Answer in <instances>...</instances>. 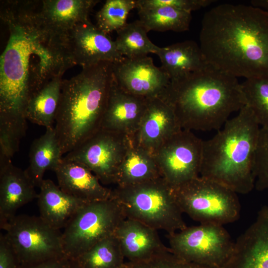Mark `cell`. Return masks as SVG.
Segmentation results:
<instances>
[{
	"label": "cell",
	"mask_w": 268,
	"mask_h": 268,
	"mask_svg": "<svg viewBox=\"0 0 268 268\" xmlns=\"http://www.w3.org/2000/svg\"><path fill=\"white\" fill-rule=\"evenodd\" d=\"M0 18L9 37L0 59V132L20 141L31 98L73 66L60 40L41 27L30 8H2Z\"/></svg>",
	"instance_id": "6da1fadb"
},
{
	"label": "cell",
	"mask_w": 268,
	"mask_h": 268,
	"mask_svg": "<svg viewBox=\"0 0 268 268\" xmlns=\"http://www.w3.org/2000/svg\"><path fill=\"white\" fill-rule=\"evenodd\" d=\"M200 46L207 63L236 77H268V11L221 4L204 14Z\"/></svg>",
	"instance_id": "7a4b0ae2"
},
{
	"label": "cell",
	"mask_w": 268,
	"mask_h": 268,
	"mask_svg": "<svg viewBox=\"0 0 268 268\" xmlns=\"http://www.w3.org/2000/svg\"><path fill=\"white\" fill-rule=\"evenodd\" d=\"M172 108L182 129L219 130L246 105L237 78L208 65L170 82L160 97Z\"/></svg>",
	"instance_id": "3957f363"
},
{
	"label": "cell",
	"mask_w": 268,
	"mask_h": 268,
	"mask_svg": "<svg viewBox=\"0 0 268 268\" xmlns=\"http://www.w3.org/2000/svg\"><path fill=\"white\" fill-rule=\"evenodd\" d=\"M113 80L112 63L108 62L63 79L54 127L63 155L101 129Z\"/></svg>",
	"instance_id": "277c9868"
},
{
	"label": "cell",
	"mask_w": 268,
	"mask_h": 268,
	"mask_svg": "<svg viewBox=\"0 0 268 268\" xmlns=\"http://www.w3.org/2000/svg\"><path fill=\"white\" fill-rule=\"evenodd\" d=\"M260 126L247 105L210 139L203 140L201 177L237 194L255 188L254 161Z\"/></svg>",
	"instance_id": "5b68a950"
},
{
	"label": "cell",
	"mask_w": 268,
	"mask_h": 268,
	"mask_svg": "<svg viewBox=\"0 0 268 268\" xmlns=\"http://www.w3.org/2000/svg\"><path fill=\"white\" fill-rule=\"evenodd\" d=\"M112 190L113 197L126 218L156 230H163L167 234L187 227L173 188L162 177L133 185L117 186Z\"/></svg>",
	"instance_id": "8992f818"
},
{
	"label": "cell",
	"mask_w": 268,
	"mask_h": 268,
	"mask_svg": "<svg viewBox=\"0 0 268 268\" xmlns=\"http://www.w3.org/2000/svg\"><path fill=\"white\" fill-rule=\"evenodd\" d=\"M172 188L183 213L200 224L223 225L239 217L237 194L220 183L199 176Z\"/></svg>",
	"instance_id": "52a82bcc"
},
{
	"label": "cell",
	"mask_w": 268,
	"mask_h": 268,
	"mask_svg": "<svg viewBox=\"0 0 268 268\" xmlns=\"http://www.w3.org/2000/svg\"><path fill=\"white\" fill-rule=\"evenodd\" d=\"M126 218L113 197L107 200L85 203L69 220L62 232L65 256L76 260L100 240L114 234Z\"/></svg>",
	"instance_id": "ba28073f"
},
{
	"label": "cell",
	"mask_w": 268,
	"mask_h": 268,
	"mask_svg": "<svg viewBox=\"0 0 268 268\" xmlns=\"http://www.w3.org/2000/svg\"><path fill=\"white\" fill-rule=\"evenodd\" d=\"M170 252L177 257L211 268L230 259L235 242L223 225L202 223L167 234Z\"/></svg>",
	"instance_id": "9c48e42d"
},
{
	"label": "cell",
	"mask_w": 268,
	"mask_h": 268,
	"mask_svg": "<svg viewBox=\"0 0 268 268\" xmlns=\"http://www.w3.org/2000/svg\"><path fill=\"white\" fill-rule=\"evenodd\" d=\"M0 228L11 243L20 265H29L66 257L62 232L40 216L15 215Z\"/></svg>",
	"instance_id": "30bf717a"
},
{
	"label": "cell",
	"mask_w": 268,
	"mask_h": 268,
	"mask_svg": "<svg viewBox=\"0 0 268 268\" xmlns=\"http://www.w3.org/2000/svg\"><path fill=\"white\" fill-rule=\"evenodd\" d=\"M131 142L127 135L100 129L63 158L83 164L103 184H115L118 169Z\"/></svg>",
	"instance_id": "8fae6325"
},
{
	"label": "cell",
	"mask_w": 268,
	"mask_h": 268,
	"mask_svg": "<svg viewBox=\"0 0 268 268\" xmlns=\"http://www.w3.org/2000/svg\"><path fill=\"white\" fill-rule=\"evenodd\" d=\"M203 140L182 129L153 152L161 177L172 187L200 176Z\"/></svg>",
	"instance_id": "7c38bea8"
},
{
	"label": "cell",
	"mask_w": 268,
	"mask_h": 268,
	"mask_svg": "<svg viewBox=\"0 0 268 268\" xmlns=\"http://www.w3.org/2000/svg\"><path fill=\"white\" fill-rule=\"evenodd\" d=\"M67 56L73 65L84 68L102 62L115 63L124 57L115 41L89 20L75 25L66 37Z\"/></svg>",
	"instance_id": "4fadbf2b"
},
{
	"label": "cell",
	"mask_w": 268,
	"mask_h": 268,
	"mask_svg": "<svg viewBox=\"0 0 268 268\" xmlns=\"http://www.w3.org/2000/svg\"><path fill=\"white\" fill-rule=\"evenodd\" d=\"M114 80L123 90L146 99L160 97L170 82L168 74L148 56L124 57L112 63Z\"/></svg>",
	"instance_id": "5bb4252c"
},
{
	"label": "cell",
	"mask_w": 268,
	"mask_h": 268,
	"mask_svg": "<svg viewBox=\"0 0 268 268\" xmlns=\"http://www.w3.org/2000/svg\"><path fill=\"white\" fill-rule=\"evenodd\" d=\"M172 108L160 97L147 99L145 110L132 142L153 152L182 130Z\"/></svg>",
	"instance_id": "9a60e30c"
},
{
	"label": "cell",
	"mask_w": 268,
	"mask_h": 268,
	"mask_svg": "<svg viewBox=\"0 0 268 268\" xmlns=\"http://www.w3.org/2000/svg\"><path fill=\"white\" fill-rule=\"evenodd\" d=\"M221 268H268V205L235 241L231 257Z\"/></svg>",
	"instance_id": "2e32d148"
},
{
	"label": "cell",
	"mask_w": 268,
	"mask_h": 268,
	"mask_svg": "<svg viewBox=\"0 0 268 268\" xmlns=\"http://www.w3.org/2000/svg\"><path fill=\"white\" fill-rule=\"evenodd\" d=\"M98 0H38L35 16L47 32L65 36L77 24L88 20V16Z\"/></svg>",
	"instance_id": "e0dca14e"
},
{
	"label": "cell",
	"mask_w": 268,
	"mask_h": 268,
	"mask_svg": "<svg viewBox=\"0 0 268 268\" xmlns=\"http://www.w3.org/2000/svg\"><path fill=\"white\" fill-rule=\"evenodd\" d=\"M147 101V99L123 90L113 77L101 129L121 133L131 137L139 127Z\"/></svg>",
	"instance_id": "ac0fdd59"
},
{
	"label": "cell",
	"mask_w": 268,
	"mask_h": 268,
	"mask_svg": "<svg viewBox=\"0 0 268 268\" xmlns=\"http://www.w3.org/2000/svg\"><path fill=\"white\" fill-rule=\"evenodd\" d=\"M35 186L11 159L0 157V226L14 217L16 210L38 198Z\"/></svg>",
	"instance_id": "d6986e66"
},
{
	"label": "cell",
	"mask_w": 268,
	"mask_h": 268,
	"mask_svg": "<svg viewBox=\"0 0 268 268\" xmlns=\"http://www.w3.org/2000/svg\"><path fill=\"white\" fill-rule=\"evenodd\" d=\"M114 235L126 262L145 261L169 249L160 239L157 230L134 219L125 218Z\"/></svg>",
	"instance_id": "ffe728a7"
},
{
	"label": "cell",
	"mask_w": 268,
	"mask_h": 268,
	"mask_svg": "<svg viewBox=\"0 0 268 268\" xmlns=\"http://www.w3.org/2000/svg\"><path fill=\"white\" fill-rule=\"evenodd\" d=\"M54 172L60 189L85 202L113 197V190L103 186L93 172L81 163L63 158Z\"/></svg>",
	"instance_id": "44dd1931"
},
{
	"label": "cell",
	"mask_w": 268,
	"mask_h": 268,
	"mask_svg": "<svg viewBox=\"0 0 268 268\" xmlns=\"http://www.w3.org/2000/svg\"><path fill=\"white\" fill-rule=\"evenodd\" d=\"M38 205L40 217L57 230L64 229L85 202L62 190L51 180L44 179L40 187Z\"/></svg>",
	"instance_id": "7402d4cb"
},
{
	"label": "cell",
	"mask_w": 268,
	"mask_h": 268,
	"mask_svg": "<svg viewBox=\"0 0 268 268\" xmlns=\"http://www.w3.org/2000/svg\"><path fill=\"white\" fill-rule=\"evenodd\" d=\"M156 55L160 60V67L170 80L201 70L208 66L200 45L192 40L160 48Z\"/></svg>",
	"instance_id": "603a6c76"
},
{
	"label": "cell",
	"mask_w": 268,
	"mask_h": 268,
	"mask_svg": "<svg viewBox=\"0 0 268 268\" xmlns=\"http://www.w3.org/2000/svg\"><path fill=\"white\" fill-rule=\"evenodd\" d=\"M63 155L54 127L46 129L43 134L33 140L25 171L35 187H40L47 170L55 171L62 162Z\"/></svg>",
	"instance_id": "cb8c5ba5"
},
{
	"label": "cell",
	"mask_w": 268,
	"mask_h": 268,
	"mask_svg": "<svg viewBox=\"0 0 268 268\" xmlns=\"http://www.w3.org/2000/svg\"><path fill=\"white\" fill-rule=\"evenodd\" d=\"M159 177H162L153 154L131 142L117 173V186L135 185Z\"/></svg>",
	"instance_id": "d4e9b609"
},
{
	"label": "cell",
	"mask_w": 268,
	"mask_h": 268,
	"mask_svg": "<svg viewBox=\"0 0 268 268\" xmlns=\"http://www.w3.org/2000/svg\"><path fill=\"white\" fill-rule=\"evenodd\" d=\"M62 81V76L55 77L33 95L26 110L27 120L46 129L54 127Z\"/></svg>",
	"instance_id": "484cf974"
},
{
	"label": "cell",
	"mask_w": 268,
	"mask_h": 268,
	"mask_svg": "<svg viewBox=\"0 0 268 268\" xmlns=\"http://www.w3.org/2000/svg\"><path fill=\"white\" fill-rule=\"evenodd\" d=\"M139 20L147 30L184 32L189 29L191 12L170 6L138 10Z\"/></svg>",
	"instance_id": "4316f807"
},
{
	"label": "cell",
	"mask_w": 268,
	"mask_h": 268,
	"mask_svg": "<svg viewBox=\"0 0 268 268\" xmlns=\"http://www.w3.org/2000/svg\"><path fill=\"white\" fill-rule=\"evenodd\" d=\"M148 32L139 19L128 23L117 31L115 42L118 51L123 57L129 58L156 54L160 47L150 41Z\"/></svg>",
	"instance_id": "83f0119b"
},
{
	"label": "cell",
	"mask_w": 268,
	"mask_h": 268,
	"mask_svg": "<svg viewBox=\"0 0 268 268\" xmlns=\"http://www.w3.org/2000/svg\"><path fill=\"white\" fill-rule=\"evenodd\" d=\"M125 260L113 234L99 241L76 260L83 268H123Z\"/></svg>",
	"instance_id": "f1b7e54d"
},
{
	"label": "cell",
	"mask_w": 268,
	"mask_h": 268,
	"mask_svg": "<svg viewBox=\"0 0 268 268\" xmlns=\"http://www.w3.org/2000/svg\"><path fill=\"white\" fill-rule=\"evenodd\" d=\"M246 105L262 128H268V77L246 79L241 83Z\"/></svg>",
	"instance_id": "f546056e"
},
{
	"label": "cell",
	"mask_w": 268,
	"mask_h": 268,
	"mask_svg": "<svg viewBox=\"0 0 268 268\" xmlns=\"http://www.w3.org/2000/svg\"><path fill=\"white\" fill-rule=\"evenodd\" d=\"M136 8V0H107L96 14V25L109 34L124 27L130 11Z\"/></svg>",
	"instance_id": "4dcf8cb0"
},
{
	"label": "cell",
	"mask_w": 268,
	"mask_h": 268,
	"mask_svg": "<svg viewBox=\"0 0 268 268\" xmlns=\"http://www.w3.org/2000/svg\"><path fill=\"white\" fill-rule=\"evenodd\" d=\"M255 188L268 189V128L261 127L254 161Z\"/></svg>",
	"instance_id": "1f68e13d"
},
{
	"label": "cell",
	"mask_w": 268,
	"mask_h": 268,
	"mask_svg": "<svg viewBox=\"0 0 268 268\" xmlns=\"http://www.w3.org/2000/svg\"><path fill=\"white\" fill-rule=\"evenodd\" d=\"M123 268H211L183 260L170 250L150 260L132 263L125 262Z\"/></svg>",
	"instance_id": "d6a6232c"
},
{
	"label": "cell",
	"mask_w": 268,
	"mask_h": 268,
	"mask_svg": "<svg viewBox=\"0 0 268 268\" xmlns=\"http://www.w3.org/2000/svg\"><path fill=\"white\" fill-rule=\"evenodd\" d=\"M213 0H136L137 10L170 6L191 12L210 5Z\"/></svg>",
	"instance_id": "836d02e7"
},
{
	"label": "cell",
	"mask_w": 268,
	"mask_h": 268,
	"mask_svg": "<svg viewBox=\"0 0 268 268\" xmlns=\"http://www.w3.org/2000/svg\"><path fill=\"white\" fill-rule=\"evenodd\" d=\"M20 262L5 234H0V268H19Z\"/></svg>",
	"instance_id": "e575fe53"
},
{
	"label": "cell",
	"mask_w": 268,
	"mask_h": 268,
	"mask_svg": "<svg viewBox=\"0 0 268 268\" xmlns=\"http://www.w3.org/2000/svg\"><path fill=\"white\" fill-rule=\"evenodd\" d=\"M70 261L66 257H63L35 264L20 265L19 268H67Z\"/></svg>",
	"instance_id": "d590c367"
},
{
	"label": "cell",
	"mask_w": 268,
	"mask_h": 268,
	"mask_svg": "<svg viewBox=\"0 0 268 268\" xmlns=\"http://www.w3.org/2000/svg\"><path fill=\"white\" fill-rule=\"evenodd\" d=\"M251 4L254 6L268 11V0H253L251 1Z\"/></svg>",
	"instance_id": "8d00e7d4"
},
{
	"label": "cell",
	"mask_w": 268,
	"mask_h": 268,
	"mask_svg": "<svg viewBox=\"0 0 268 268\" xmlns=\"http://www.w3.org/2000/svg\"><path fill=\"white\" fill-rule=\"evenodd\" d=\"M67 268H83L76 260H70Z\"/></svg>",
	"instance_id": "74e56055"
}]
</instances>
